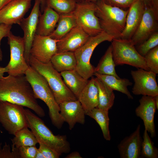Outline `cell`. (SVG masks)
Listing matches in <instances>:
<instances>
[{
    "instance_id": "cell-1",
    "label": "cell",
    "mask_w": 158,
    "mask_h": 158,
    "mask_svg": "<svg viewBox=\"0 0 158 158\" xmlns=\"http://www.w3.org/2000/svg\"><path fill=\"white\" fill-rule=\"evenodd\" d=\"M0 101L27 107L40 117L45 116L44 111L38 104L25 75L8 74L0 79Z\"/></svg>"
},
{
    "instance_id": "cell-2",
    "label": "cell",
    "mask_w": 158,
    "mask_h": 158,
    "mask_svg": "<svg viewBox=\"0 0 158 158\" xmlns=\"http://www.w3.org/2000/svg\"><path fill=\"white\" fill-rule=\"evenodd\" d=\"M25 75L36 98L43 101L47 106L52 124L58 129L61 128L64 121L60 114L59 105L45 79L30 66Z\"/></svg>"
},
{
    "instance_id": "cell-3",
    "label": "cell",
    "mask_w": 158,
    "mask_h": 158,
    "mask_svg": "<svg viewBox=\"0 0 158 158\" xmlns=\"http://www.w3.org/2000/svg\"><path fill=\"white\" fill-rule=\"evenodd\" d=\"M28 127L38 143L43 144L60 156L69 152L70 147L66 135H55L39 117L28 109H24Z\"/></svg>"
},
{
    "instance_id": "cell-4",
    "label": "cell",
    "mask_w": 158,
    "mask_h": 158,
    "mask_svg": "<svg viewBox=\"0 0 158 158\" xmlns=\"http://www.w3.org/2000/svg\"><path fill=\"white\" fill-rule=\"evenodd\" d=\"M95 15L103 31L113 39L120 38L125 26L128 9L105 3L102 0L96 3Z\"/></svg>"
},
{
    "instance_id": "cell-5",
    "label": "cell",
    "mask_w": 158,
    "mask_h": 158,
    "mask_svg": "<svg viewBox=\"0 0 158 158\" xmlns=\"http://www.w3.org/2000/svg\"><path fill=\"white\" fill-rule=\"evenodd\" d=\"M29 63L31 67L45 79L59 104L64 101L78 99L65 84L60 73L53 68L50 61L43 63L30 55Z\"/></svg>"
},
{
    "instance_id": "cell-6",
    "label": "cell",
    "mask_w": 158,
    "mask_h": 158,
    "mask_svg": "<svg viewBox=\"0 0 158 158\" xmlns=\"http://www.w3.org/2000/svg\"><path fill=\"white\" fill-rule=\"evenodd\" d=\"M113 39L102 31L96 35L90 36L84 44L74 52L77 61L75 70L83 77L88 80L94 75L95 67L90 63V60L96 47L103 42H111Z\"/></svg>"
},
{
    "instance_id": "cell-7",
    "label": "cell",
    "mask_w": 158,
    "mask_h": 158,
    "mask_svg": "<svg viewBox=\"0 0 158 158\" xmlns=\"http://www.w3.org/2000/svg\"><path fill=\"white\" fill-rule=\"evenodd\" d=\"M112 53L115 66L127 64L149 71L144 57L137 50L130 40L113 39L111 41Z\"/></svg>"
},
{
    "instance_id": "cell-8",
    "label": "cell",
    "mask_w": 158,
    "mask_h": 158,
    "mask_svg": "<svg viewBox=\"0 0 158 158\" xmlns=\"http://www.w3.org/2000/svg\"><path fill=\"white\" fill-rule=\"evenodd\" d=\"M23 107L0 101V123L10 134L14 135L20 130L28 127Z\"/></svg>"
},
{
    "instance_id": "cell-9",
    "label": "cell",
    "mask_w": 158,
    "mask_h": 158,
    "mask_svg": "<svg viewBox=\"0 0 158 158\" xmlns=\"http://www.w3.org/2000/svg\"><path fill=\"white\" fill-rule=\"evenodd\" d=\"M96 9V3L79 2L73 13L77 26L90 36L96 35L103 31L95 15Z\"/></svg>"
},
{
    "instance_id": "cell-10",
    "label": "cell",
    "mask_w": 158,
    "mask_h": 158,
    "mask_svg": "<svg viewBox=\"0 0 158 158\" xmlns=\"http://www.w3.org/2000/svg\"><path fill=\"white\" fill-rule=\"evenodd\" d=\"M7 37L10 51V61L6 66L7 73L13 75H25L30 65L27 64L24 58L23 38L14 35L11 31Z\"/></svg>"
},
{
    "instance_id": "cell-11",
    "label": "cell",
    "mask_w": 158,
    "mask_h": 158,
    "mask_svg": "<svg viewBox=\"0 0 158 158\" xmlns=\"http://www.w3.org/2000/svg\"><path fill=\"white\" fill-rule=\"evenodd\" d=\"M130 73L134 82L132 89L133 94L153 97L158 95L156 74L150 70L140 68L131 70Z\"/></svg>"
},
{
    "instance_id": "cell-12",
    "label": "cell",
    "mask_w": 158,
    "mask_h": 158,
    "mask_svg": "<svg viewBox=\"0 0 158 158\" xmlns=\"http://www.w3.org/2000/svg\"><path fill=\"white\" fill-rule=\"evenodd\" d=\"M40 2L39 0H35L34 4L29 16L24 18L19 25L23 30L25 51L24 56L27 64H29L30 50L35 36L40 15L41 14Z\"/></svg>"
},
{
    "instance_id": "cell-13",
    "label": "cell",
    "mask_w": 158,
    "mask_h": 158,
    "mask_svg": "<svg viewBox=\"0 0 158 158\" xmlns=\"http://www.w3.org/2000/svg\"><path fill=\"white\" fill-rule=\"evenodd\" d=\"M32 0H14L0 10V24L18 25L30 8Z\"/></svg>"
},
{
    "instance_id": "cell-14",
    "label": "cell",
    "mask_w": 158,
    "mask_h": 158,
    "mask_svg": "<svg viewBox=\"0 0 158 158\" xmlns=\"http://www.w3.org/2000/svg\"><path fill=\"white\" fill-rule=\"evenodd\" d=\"M59 40L49 36L35 34L30 50V55L44 63L50 62L52 57L57 52V43Z\"/></svg>"
},
{
    "instance_id": "cell-15",
    "label": "cell",
    "mask_w": 158,
    "mask_h": 158,
    "mask_svg": "<svg viewBox=\"0 0 158 158\" xmlns=\"http://www.w3.org/2000/svg\"><path fill=\"white\" fill-rule=\"evenodd\" d=\"M158 15L150 8H145L141 21L130 39L135 46L141 44L158 32Z\"/></svg>"
},
{
    "instance_id": "cell-16",
    "label": "cell",
    "mask_w": 158,
    "mask_h": 158,
    "mask_svg": "<svg viewBox=\"0 0 158 158\" xmlns=\"http://www.w3.org/2000/svg\"><path fill=\"white\" fill-rule=\"evenodd\" d=\"M140 104L136 108V115L143 121L145 129L153 138L156 136L154 121L155 113L157 109L154 97L143 95L139 100Z\"/></svg>"
},
{
    "instance_id": "cell-17",
    "label": "cell",
    "mask_w": 158,
    "mask_h": 158,
    "mask_svg": "<svg viewBox=\"0 0 158 158\" xmlns=\"http://www.w3.org/2000/svg\"><path fill=\"white\" fill-rule=\"evenodd\" d=\"M60 112L64 122L72 129L76 123L84 124L85 122V111L81 103L77 99L63 102L59 104Z\"/></svg>"
},
{
    "instance_id": "cell-18",
    "label": "cell",
    "mask_w": 158,
    "mask_h": 158,
    "mask_svg": "<svg viewBox=\"0 0 158 158\" xmlns=\"http://www.w3.org/2000/svg\"><path fill=\"white\" fill-rule=\"evenodd\" d=\"M141 126L138 125L135 130L122 140L118 146L121 158H140L142 141L141 136Z\"/></svg>"
},
{
    "instance_id": "cell-19",
    "label": "cell",
    "mask_w": 158,
    "mask_h": 158,
    "mask_svg": "<svg viewBox=\"0 0 158 158\" xmlns=\"http://www.w3.org/2000/svg\"><path fill=\"white\" fill-rule=\"evenodd\" d=\"M145 9L142 0H137L129 8L125 26L120 38L130 40L138 27Z\"/></svg>"
},
{
    "instance_id": "cell-20",
    "label": "cell",
    "mask_w": 158,
    "mask_h": 158,
    "mask_svg": "<svg viewBox=\"0 0 158 158\" xmlns=\"http://www.w3.org/2000/svg\"><path fill=\"white\" fill-rule=\"evenodd\" d=\"M90 37L81 28L76 26L57 42V52H74L84 44Z\"/></svg>"
},
{
    "instance_id": "cell-21",
    "label": "cell",
    "mask_w": 158,
    "mask_h": 158,
    "mask_svg": "<svg viewBox=\"0 0 158 158\" xmlns=\"http://www.w3.org/2000/svg\"><path fill=\"white\" fill-rule=\"evenodd\" d=\"M59 15L49 7L46 6L40 15L36 34L49 36L56 26Z\"/></svg>"
},
{
    "instance_id": "cell-22",
    "label": "cell",
    "mask_w": 158,
    "mask_h": 158,
    "mask_svg": "<svg viewBox=\"0 0 158 158\" xmlns=\"http://www.w3.org/2000/svg\"><path fill=\"white\" fill-rule=\"evenodd\" d=\"M78 99L81 103L86 115L98 104V92L94 78L92 77L79 95Z\"/></svg>"
},
{
    "instance_id": "cell-23",
    "label": "cell",
    "mask_w": 158,
    "mask_h": 158,
    "mask_svg": "<svg viewBox=\"0 0 158 158\" xmlns=\"http://www.w3.org/2000/svg\"><path fill=\"white\" fill-rule=\"evenodd\" d=\"M50 61L53 68L60 73L75 69L77 65L74 52L71 51L57 52L52 57Z\"/></svg>"
},
{
    "instance_id": "cell-24",
    "label": "cell",
    "mask_w": 158,
    "mask_h": 158,
    "mask_svg": "<svg viewBox=\"0 0 158 158\" xmlns=\"http://www.w3.org/2000/svg\"><path fill=\"white\" fill-rule=\"evenodd\" d=\"M64 82L68 87L78 98L88 81L83 77L75 69L61 72Z\"/></svg>"
},
{
    "instance_id": "cell-25",
    "label": "cell",
    "mask_w": 158,
    "mask_h": 158,
    "mask_svg": "<svg viewBox=\"0 0 158 158\" xmlns=\"http://www.w3.org/2000/svg\"><path fill=\"white\" fill-rule=\"evenodd\" d=\"M94 75L99 78L113 90L120 92L126 95L128 99L133 98L128 89V87L132 83L128 79L118 78L111 75L102 74L95 72Z\"/></svg>"
},
{
    "instance_id": "cell-26",
    "label": "cell",
    "mask_w": 158,
    "mask_h": 158,
    "mask_svg": "<svg viewBox=\"0 0 158 158\" xmlns=\"http://www.w3.org/2000/svg\"><path fill=\"white\" fill-rule=\"evenodd\" d=\"M59 15L56 28L49 36L51 38L57 40L61 39L72 29L77 26L73 13Z\"/></svg>"
},
{
    "instance_id": "cell-27",
    "label": "cell",
    "mask_w": 158,
    "mask_h": 158,
    "mask_svg": "<svg viewBox=\"0 0 158 158\" xmlns=\"http://www.w3.org/2000/svg\"><path fill=\"white\" fill-rule=\"evenodd\" d=\"M98 92V104L97 107L109 111L113 106L115 98L113 90L99 78H94Z\"/></svg>"
},
{
    "instance_id": "cell-28",
    "label": "cell",
    "mask_w": 158,
    "mask_h": 158,
    "mask_svg": "<svg viewBox=\"0 0 158 158\" xmlns=\"http://www.w3.org/2000/svg\"><path fill=\"white\" fill-rule=\"evenodd\" d=\"M115 65L113 59L112 47L111 44L100 59L97 66L95 67V72L102 74L111 75L120 78L116 73Z\"/></svg>"
},
{
    "instance_id": "cell-29",
    "label": "cell",
    "mask_w": 158,
    "mask_h": 158,
    "mask_svg": "<svg viewBox=\"0 0 158 158\" xmlns=\"http://www.w3.org/2000/svg\"><path fill=\"white\" fill-rule=\"evenodd\" d=\"M108 111L97 107L86 115L96 121L100 127L104 138L106 140L110 141L111 137L109 128V119Z\"/></svg>"
},
{
    "instance_id": "cell-30",
    "label": "cell",
    "mask_w": 158,
    "mask_h": 158,
    "mask_svg": "<svg viewBox=\"0 0 158 158\" xmlns=\"http://www.w3.org/2000/svg\"><path fill=\"white\" fill-rule=\"evenodd\" d=\"M28 128H23L15 133L11 139L12 146L18 148L23 146H36L38 141L32 132Z\"/></svg>"
},
{
    "instance_id": "cell-31",
    "label": "cell",
    "mask_w": 158,
    "mask_h": 158,
    "mask_svg": "<svg viewBox=\"0 0 158 158\" xmlns=\"http://www.w3.org/2000/svg\"><path fill=\"white\" fill-rule=\"evenodd\" d=\"M76 0H47L48 6L59 14L72 13L77 4Z\"/></svg>"
},
{
    "instance_id": "cell-32",
    "label": "cell",
    "mask_w": 158,
    "mask_h": 158,
    "mask_svg": "<svg viewBox=\"0 0 158 158\" xmlns=\"http://www.w3.org/2000/svg\"><path fill=\"white\" fill-rule=\"evenodd\" d=\"M148 132L145 129L144 131L141 149V157L146 158H157L158 149L154 145L150 137Z\"/></svg>"
},
{
    "instance_id": "cell-33",
    "label": "cell",
    "mask_w": 158,
    "mask_h": 158,
    "mask_svg": "<svg viewBox=\"0 0 158 158\" xmlns=\"http://www.w3.org/2000/svg\"><path fill=\"white\" fill-rule=\"evenodd\" d=\"M157 46L158 31L153 34L141 44L135 46L139 54L144 57L150 50Z\"/></svg>"
},
{
    "instance_id": "cell-34",
    "label": "cell",
    "mask_w": 158,
    "mask_h": 158,
    "mask_svg": "<svg viewBox=\"0 0 158 158\" xmlns=\"http://www.w3.org/2000/svg\"><path fill=\"white\" fill-rule=\"evenodd\" d=\"M150 70L158 73V46L150 50L144 57Z\"/></svg>"
},
{
    "instance_id": "cell-35",
    "label": "cell",
    "mask_w": 158,
    "mask_h": 158,
    "mask_svg": "<svg viewBox=\"0 0 158 158\" xmlns=\"http://www.w3.org/2000/svg\"><path fill=\"white\" fill-rule=\"evenodd\" d=\"M11 151L10 145L6 142L2 147V143L0 142V158H19L18 148L12 146Z\"/></svg>"
},
{
    "instance_id": "cell-36",
    "label": "cell",
    "mask_w": 158,
    "mask_h": 158,
    "mask_svg": "<svg viewBox=\"0 0 158 158\" xmlns=\"http://www.w3.org/2000/svg\"><path fill=\"white\" fill-rule=\"evenodd\" d=\"M37 149L36 146H23L18 148L19 158H35Z\"/></svg>"
},
{
    "instance_id": "cell-37",
    "label": "cell",
    "mask_w": 158,
    "mask_h": 158,
    "mask_svg": "<svg viewBox=\"0 0 158 158\" xmlns=\"http://www.w3.org/2000/svg\"><path fill=\"white\" fill-rule=\"evenodd\" d=\"M108 5L125 9L129 8L130 6L137 0H102Z\"/></svg>"
},
{
    "instance_id": "cell-38",
    "label": "cell",
    "mask_w": 158,
    "mask_h": 158,
    "mask_svg": "<svg viewBox=\"0 0 158 158\" xmlns=\"http://www.w3.org/2000/svg\"><path fill=\"white\" fill-rule=\"evenodd\" d=\"M39 145V149L41 152L44 158H58L60 156L51 149L41 143Z\"/></svg>"
},
{
    "instance_id": "cell-39",
    "label": "cell",
    "mask_w": 158,
    "mask_h": 158,
    "mask_svg": "<svg viewBox=\"0 0 158 158\" xmlns=\"http://www.w3.org/2000/svg\"><path fill=\"white\" fill-rule=\"evenodd\" d=\"M11 25L0 24V61L2 60L3 55L1 48V43L2 39L4 37H7L11 32Z\"/></svg>"
},
{
    "instance_id": "cell-40",
    "label": "cell",
    "mask_w": 158,
    "mask_h": 158,
    "mask_svg": "<svg viewBox=\"0 0 158 158\" xmlns=\"http://www.w3.org/2000/svg\"><path fill=\"white\" fill-rule=\"evenodd\" d=\"M145 8H152L158 15V0H142Z\"/></svg>"
},
{
    "instance_id": "cell-41",
    "label": "cell",
    "mask_w": 158,
    "mask_h": 158,
    "mask_svg": "<svg viewBox=\"0 0 158 158\" xmlns=\"http://www.w3.org/2000/svg\"><path fill=\"white\" fill-rule=\"evenodd\" d=\"M66 158H81L82 157L80 153L77 152H73L67 155Z\"/></svg>"
},
{
    "instance_id": "cell-42",
    "label": "cell",
    "mask_w": 158,
    "mask_h": 158,
    "mask_svg": "<svg viewBox=\"0 0 158 158\" xmlns=\"http://www.w3.org/2000/svg\"><path fill=\"white\" fill-rule=\"evenodd\" d=\"M14 0H0V10L4 6Z\"/></svg>"
},
{
    "instance_id": "cell-43",
    "label": "cell",
    "mask_w": 158,
    "mask_h": 158,
    "mask_svg": "<svg viewBox=\"0 0 158 158\" xmlns=\"http://www.w3.org/2000/svg\"><path fill=\"white\" fill-rule=\"evenodd\" d=\"M7 72L8 70L6 66L5 67L0 66V79L4 77L5 73Z\"/></svg>"
},
{
    "instance_id": "cell-44",
    "label": "cell",
    "mask_w": 158,
    "mask_h": 158,
    "mask_svg": "<svg viewBox=\"0 0 158 158\" xmlns=\"http://www.w3.org/2000/svg\"><path fill=\"white\" fill-rule=\"evenodd\" d=\"M40 2V7L41 11L43 12L46 6L47 0H39Z\"/></svg>"
},
{
    "instance_id": "cell-45",
    "label": "cell",
    "mask_w": 158,
    "mask_h": 158,
    "mask_svg": "<svg viewBox=\"0 0 158 158\" xmlns=\"http://www.w3.org/2000/svg\"><path fill=\"white\" fill-rule=\"evenodd\" d=\"M35 158H44L43 155L38 148L37 149Z\"/></svg>"
},
{
    "instance_id": "cell-46",
    "label": "cell",
    "mask_w": 158,
    "mask_h": 158,
    "mask_svg": "<svg viewBox=\"0 0 158 158\" xmlns=\"http://www.w3.org/2000/svg\"><path fill=\"white\" fill-rule=\"evenodd\" d=\"M77 2H91L96 3L99 0H76Z\"/></svg>"
},
{
    "instance_id": "cell-47",
    "label": "cell",
    "mask_w": 158,
    "mask_h": 158,
    "mask_svg": "<svg viewBox=\"0 0 158 158\" xmlns=\"http://www.w3.org/2000/svg\"><path fill=\"white\" fill-rule=\"evenodd\" d=\"M157 109H158V95L154 97Z\"/></svg>"
}]
</instances>
